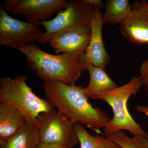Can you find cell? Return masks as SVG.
<instances>
[{"label": "cell", "instance_id": "cell-22", "mask_svg": "<svg viewBox=\"0 0 148 148\" xmlns=\"http://www.w3.org/2000/svg\"><path fill=\"white\" fill-rule=\"evenodd\" d=\"M37 148H66L61 147V146L56 145H51V144H45L41 143Z\"/></svg>", "mask_w": 148, "mask_h": 148}, {"label": "cell", "instance_id": "cell-1", "mask_svg": "<svg viewBox=\"0 0 148 148\" xmlns=\"http://www.w3.org/2000/svg\"><path fill=\"white\" fill-rule=\"evenodd\" d=\"M83 88L60 82L43 83L47 99L61 114L74 124L86 125L97 134L104 135L101 129L111 118L105 111L89 103Z\"/></svg>", "mask_w": 148, "mask_h": 148}, {"label": "cell", "instance_id": "cell-14", "mask_svg": "<svg viewBox=\"0 0 148 148\" xmlns=\"http://www.w3.org/2000/svg\"><path fill=\"white\" fill-rule=\"evenodd\" d=\"M41 143L36 125L27 123L13 136L0 142L1 148H37Z\"/></svg>", "mask_w": 148, "mask_h": 148}, {"label": "cell", "instance_id": "cell-4", "mask_svg": "<svg viewBox=\"0 0 148 148\" xmlns=\"http://www.w3.org/2000/svg\"><path fill=\"white\" fill-rule=\"evenodd\" d=\"M27 77L20 75L14 78L0 80V102L13 106L21 112L27 122L37 126L41 114L56 110L47 99L40 98L27 84Z\"/></svg>", "mask_w": 148, "mask_h": 148}, {"label": "cell", "instance_id": "cell-16", "mask_svg": "<svg viewBox=\"0 0 148 148\" xmlns=\"http://www.w3.org/2000/svg\"><path fill=\"white\" fill-rule=\"evenodd\" d=\"M80 148H121L105 135H92L83 125L75 124Z\"/></svg>", "mask_w": 148, "mask_h": 148}, {"label": "cell", "instance_id": "cell-13", "mask_svg": "<svg viewBox=\"0 0 148 148\" xmlns=\"http://www.w3.org/2000/svg\"><path fill=\"white\" fill-rule=\"evenodd\" d=\"M87 70L89 72L90 80L87 86L84 87L83 90L89 99H92L99 93L112 90L118 86L103 68L89 64Z\"/></svg>", "mask_w": 148, "mask_h": 148}, {"label": "cell", "instance_id": "cell-12", "mask_svg": "<svg viewBox=\"0 0 148 148\" xmlns=\"http://www.w3.org/2000/svg\"><path fill=\"white\" fill-rule=\"evenodd\" d=\"M27 123L24 115L18 109L0 103V142L8 140Z\"/></svg>", "mask_w": 148, "mask_h": 148}, {"label": "cell", "instance_id": "cell-18", "mask_svg": "<svg viewBox=\"0 0 148 148\" xmlns=\"http://www.w3.org/2000/svg\"><path fill=\"white\" fill-rule=\"evenodd\" d=\"M140 77L143 86L145 87L148 95V58L141 63L140 68Z\"/></svg>", "mask_w": 148, "mask_h": 148}, {"label": "cell", "instance_id": "cell-9", "mask_svg": "<svg viewBox=\"0 0 148 148\" xmlns=\"http://www.w3.org/2000/svg\"><path fill=\"white\" fill-rule=\"evenodd\" d=\"M103 12L100 9L94 8L90 21V41L85 53L82 56L86 69L89 64L105 69L110 61L103 42Z\"/></svg>", "mask_w": 148, "mask_h": 148}, {"label": "cell", "instance_id": "cell-6", "mask_svg": "<svg viewBox=\"0 0 148 148\" xmlns=\"http://www.w3.org/2000/svg\"><path fill=\"white\" fill-rule=\"evenodd\" d=\"M37 127L41 143L72 148L78 143L75 124L56 109L41 114Z\"/></svg>", "mask_w": 148, "mask_h": 148}, {"label": "cell", "instance_id": "cell-20", "mask_svg": "<svg viewBox=\"0 0 148 148\" xmlns=\"http://www.w3.org/2000/svg\"><path fill=\"white\" fill-rule=\"evenodd\" d=\"M88 3L95 8L103 9L105 8V4L101 0H86Z\"/></svg>", "mask_w": 148, "mask_h": 148}, {"label": "cell", "instance_id": "cell-11", "mask_svg": "<svg viewBox=\"0 0 148 148\" xmlns=\"http://www.w3.org/2000/svg\"><path fill=\"white\" fill-rule=\"evenodd\" d=\"M122 34L130 42L148 45V14L132 10L128 17L120 24Z\"/></svg>", "mask_w": 148, "mask_h": 148}, {"label": "cell", "instance_id": "cell-3", "mask_svg": "<svg viewBox=\"0 0 148 148\" xmlns=\"http://www.w3.org/2000/svg\"><path fill=\"white\" fill-rule=\"evenodd\" d=\"M143 86L140 76L136 75L127 83L99 93L92 98V100L105 101L112 110L113 116L104 128L105 136L119 130H126L132 135H143L148 138V133L145 132L140 124L133 119L127 107L130 98L137 94Z\"/></svg>", "mask_w": 148, "mask_h": 148}, {"label": "cell", "instance_id": "cell-8", "mask_svg": "<svg viewBox=\"0 0 148 148\" xmlns=\"http://www.w3.org/2000/svg\"><path fill=\"white\" fill-rule=\"evenodd\" d=\"M69 5L65 0H5L3 6L7 12L21 14L26 21L37 23L49 20Z\"/></svg>", "mask_w": 148, "mask_h": 148}, {"label": "cell", "instance_id": "cell-15", "mask_svg": "<svg viewBox=\"0 0 148 148\" xmlns=\"http://www.w3.org/2000/svg\"><path fill=\"white\" fill-rule=\"evenodd\" d=\"M132 10L128 0H107L103 14V24H121L128 17Z\"/></svg>", "mask_w": 148, "mask_h": 148}, {"label": "cell", "instance_id": "cell-2", "mask_svg": "<svg viewBox=\"0 0 148 148\" xmlns=\"http://www.w3.org/2000/svg\"><path fill=\"white\" fill-rule=\"evenodd\" d=\"M18 51L26 57L28 66L44 82L75 84L83 72L87 70L82 56L51 54L42 50L34 42L24 46Z\"/></svg>", "mask_w": 148, "mask_h": 148}, {"label": "cell", "instance_id": "cell-19", "mask_svg": "<svg viewBox=\"0 0 148 148\" xmlns=\"http://www.w3.org/2000/svg\"><path fill=\"white\" fill-rule=\"evenodd\" d=\"M132 9L141 11L148 14V2L147 1H138L132 2Z\"/></svg>", "mask_w": 148, "mask_h": 148}, {"label": "cell", "instance_id": "cell-10", "mask_svg": "<svg viewBox=\"0 0 148 148\" xmlns=\"http://www.w3.org/2000/svg\"><path fill=\"white\" fill-rule=\"evenodd\" d=\"M90 37V30L69 31L52 37L48 43L56 54L82 56L87 49Z\"/></svg>", "mask_w": 148, "mask_h": 148}, {"label": "cell", "instance_id": "cell-7", "mask_svg": "<svg viewBox=\"0 0 148 148\" xmlns=\"http://www.w3.org/2000/svg\"><path fill=\"white\" fill-rule=\"evenodd\" d=\"M42 29L36 23L21 21L10 16L0 8V45L19 50L24 46L38 42L43 34Z\"/></svg>", "mask_w": 148, "mask_h": 148}, {"label": "cell", "instance_id": "cell-5", "mask_svg": "<svg viewBox=\"0 0 148 148\" xmlns=\"http://www.w3.org/2000/svg\"><path fill=\"white\" fill-rule=\"evenodd\" d=\"M69 5L56 14L54 18L37 23L45 32L38 42L48 43L54 36L72 31H90L94 8L86 0H70Z\"/></svg>", "mask_w": 148, "mask_h": 148}, {"label": "cell", "instance_id": "cell-17", "mask_svg": "<svg viewBox=\"0 0 148 148\" xmlns=\"http://www.w3.org/2000/svg\"><path fill=\"white\" fill-rule=\"evenodd\" d=\"M121 148H148V138L141 135L130 137L123 130H119L106 136Z\"/></svg>", "mask_w": 148, "mask_h": 148}, {"label": "cell", "instance_id": "cell-21", "mask_svg": "<svg viewBox=\"0 0 148 148\" xmlns=\"http://www.w3.org/2000/svg\"><path fill=\"white\" fill-rule=\"evenodd\" d=\"M136 111L138 112L145 114L148 116V107L138 105L136 106Z\"/></svg>", "mask_w": 148, "mask_h": 148}]
</instances>
